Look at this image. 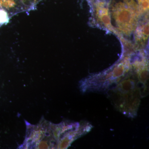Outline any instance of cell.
Returning <instances> with one entry per match:
<instances>
[{
  "mask_svg": "<svg viewBox=\"0 0 149 149\" xmlns=\"http://www.w3.org/2000/svg\"><path fill=\"white\" fill-rule=\"evenodd\" d=\"M110 13L116 28L123 35L130 36L135 31L141 15L135 0H113Z\"/></svg>",
  "mask_w": 149,
  "mask_h": 149,
  "instance_id": "cell-1",
  "label": "cell"
},
{
  "mask_svg": "<svg viewBox=\"0 0 149 149\" xmlns=\"http://www.w3.org/2000/svg\"><path fill=\"white\" fill-rule=\"evenodd\" d=\"M95 13L98 21L109 31L119 37L120 33L112 26L111 20L109 3L108 0H95Z\"/></svg>",
  "mask_w": 149,
  "mask_h": 149,
  "instance_id": "cell-2",
  "label": "cell"
},
{
  "mask_svg": "<svg viewBox=\"0 0 149 149\" xmlns=\"http://www.w3.org/2000/svg\"><path fill=\"white\" fill-rule=\"evenodd\" d=\"M141 20H139L135 31V39L136 42L144 45L149 37V13Z\"/></svg>",
  "mask_w": 149,
  "mask_h": 149,
  "instance_id": "cell-3",
  "label": "cell"
},
{
  "mask_svg": "<svg viewBox=\"0 0 149 149\" xmlns=\"http://www.w3.org/2000/svg\"><path fill=\"white\" fill-rule=\"evenodd\" d=\"M141 15L149 13V0H138Z\"/></svg>",
  "mask_w": 149,
  "mask_h": 149,
  "instance_id": "cell-4",
  "label": "cell"
},
{
  "mask_svg": "<svg viewBox=\"0 0 149 149\" xmlns=\"http://www.w3.org/2000/svg\"><path fill=\"white\" fill-rule=\"evenodd\" d=\"M9 21L8 15L5 10L0 9V24H6Z\"/></svg>",
  "mask_w": 149,
  "mask_h": 149,
  "instance_id": "cell-5",
  "label": "cell"
},
{
  "mask_svg": "<svg viewBox=\"0 0 149 149\" xmlns=\"http://www.w3.org/2000/svg\"><path fill=\"white\" fill-rule=\"evenodd\" d=\"M1 2H0V6H1Z\"/></svg>",
  "mask_w": 149,
  "mask_h": 149,
  "instance_id": "cell-6",
  "label": "cell"
}]
</instances>
